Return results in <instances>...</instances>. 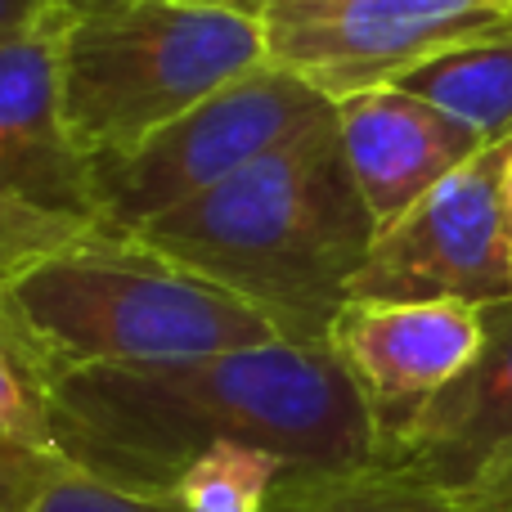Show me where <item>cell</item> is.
<instances>
[{
	"instance_id": "obj_1",
	"label": "cell",
	"mask_w": 512,
	"mask_h": 512,
	"mask_svg": "<svg viewBox=\"0 0 512 512\" xmlns=\"http://www.w3.org/2000/svg\"><path fill=\"white\" fill-rule=\"evenodd\" d=\"M68 468L131 495H162L198 454L261 445L292 468H369L378 427L324 342H261L162 364H108L50 387Z\"/></svg>"
},
{
	"instance_id": "obj_2",
	"label": "cell",
	"mask_w": 512,
	"mask_h": 512,
	"mask_svg": "<svg viewBox=\"0 0 512 512\" xmlns=\"http://www.w3.org/2000/svg\"><path fill=\"white\" fill-rule=\"evenodd\" d=\"M153 252L256 306L288 342H324L378 239L337 113L140 230Z\"/></svg>"
},
{
	"instance_id": "obj_3",
	"label": "cell",
	"mask_w": 512,
	"mask_h": 512,
	"mask_svg": "<svg viewBox=\"0 0 512 512\" xmlns=\"http://www.w3.org/2000/svg\"><path fill=\"white\" fill-rule=\"evenodd\" d=\"M0 319L50 387L81 369L189 360L283 337L256 306L131 230H104L18 274L0 292Z\"/></svg>"
},
{
	"instance_id": "obj_4",
	"label": "cell",
	"mask_w": 512,
	"mask_h": 512,
	"mask_svg": "<svg viewBox=\"0 0 512 512\" xmlns=\"http://www.w3.org/2000/svg\"><path fill=\"white\" fill-rule=\"evenodd\" d=\"M265 63L261 14L212 0H117L63 32V117L90 162L126 153Z\"/></svg>"
},
{
	"instance_id": "obj_5",
	"label": "cell",
	"mask_w": 512,
	"mask_h": 512,
	"mask_svg": "<svg viewBox=\"0 0 512 512\" xmlns=\"http://www.w3.org/2000/svg\"><path fill=\"white\" fill-rule=\"evenodd\" d=\"M333 113L337 104L328 95L274 63H261L144 144L90 162L95 207L117 230L140 234L149 221L194 203Z\"/></svg>"
},
{
	"instance_id": "obj_6",
	"label": "cell",
	"mask_w": 512,
	"mask_h": 512,
	"mask_svg": "<svg viewBox=\"0 0 512 512\" xmlns=\"http://www.w3.org/2000/svg\"><path fill=\"white\" fill-rule=\"evenodd\" d=\"M265 63L337 99L512 32V0H265Z\"/></svg>"
},
{
	"instance_id": "obj_7",
	"label": "cell",
	"mask_w": 512,
	"mask_h": 512,
	"mask_svg": "<svg viewBox=\"0 0 512 512\" xmlns=\"http://www.w3.org/2000/svg\"><path fill=\"white\" fill-rule=\"evenodd\" d=\"M512 140L486 144L468 167L382 225L351 283L364 301H468L495 306L512 297L508 180Z\"/></svg>"
},
{
	"instance_id": "obj_8",
	"label": "cell",
	"mask_w": 512,
	"mask_h": 512,
	"mask_svg": "<svg viewBox=\"0 0 512 512\" xmlns=\"http://www.w3.org/2000/svg\"><path fill=\"white\" fill-rule=\"evenodd\" d=\"M486 346V315L468 301L351 297L328 328V351L378 427V459Z\"/></svg>"
},
{
	"instance_id": "obj_9",
	"label": "cell",
	"mask_w": 512,
	"mask_h": 512,
	"mask_svg": "<svg viewBox=\"0 0 512 512\" xmlns=\"http://www.w3.org/2000/svg\"><path fill=\"white\" fill-rule=\"evenodd\" d=\"M72 9L54 5L0 41V194L68 216H99L90 158L63 117V32Z\"/></svg>"
},
{
	"instance_id": "obj_10",
	"label": "cell",
	"mask_w": 512,
	"mask_h": 512,
	"mask_svg": "<svg viewBox=\"0 0 512 512\" xmlns=\"http://www.w3.org/2000/svg\"><path fill=\"white\" fill-rule=\"evenodd\" d=\"M481 315V355L378 459L450 499L512 463V297L481 306Z\"/></svg>"
},
{
	"instance_id": "obj_11",
	"label": "cell",
	"mask_w": 512,
	"mask_h": 512,
	"mask_svg": "<svg viewBox=\"0 0 512 512\" xmlns=\"http://www.w3.org/2000/svg\"><path fill=\"white\" fill-rule=\"evenodd\" d=\"M337 135L378 230L486 149L463 122L400 86L337 99Z\"/></svg>"
},
{
	"instance_id": "obj_12",
	"label": "cell",
	"mask_w": 512,
	"mask_h": 512,
	"mask_svg": "<svg viewBox=\"0 0 512 512\" xmlns=\"http://www.w3.org/2000/svg\"><path fill=\"white\" fill-rule=\"evenodd\" d=\"M396 86L450 113L481 144L512 140V32L436 54Z\"/></svg>"
},
{
	"instance_id": "obj_13",
	"label": "cell",
	"mask_w": 512,
	"mask_h": 512,
	"mask_svg": "<svg viewBox=\"0 0 512 512\" xmlns=\"http://www.w3.org/2000/svg\"><path fill=\"white\" fill-rule=\"evenodd\" d=\"M270 512H463L427 481L369 463V468H288Z\"/></svg>"
},
{
	"instance_id": "obj_14",
	"label": "cell",
	"mask_w": 512,
	"mask_h": 512,
	"mask_svg": "<svg viewBox=\"0 0 512 512\" xmlns=\"http://www.w3.org/2000/svg\"><path fill=\"white\" fill-rule=\"evenodd\" d=\"M288 468L292 463L274 450L225 441L185 463L153 499H167L180 512H270Z\"/></svg>"
},
{
	"instance_id": "obj_15",
	"label": "cell",
	"mask_w": 512,
	"mask_h": 512,
	"mask_svg": "<svg viewBox=\"0 0 512 512\" xmlns=\"http://www.w3.org/2000/svg\"><path fill=\"white\" fill-rule=\"evenodd\" d=\"M0 512H180L167 499L131 495L68 463H45L27 477L0 481Z\"/></svg>"
},
{
	"instance_id": "obj_16",
	"label": "cell",
	"mask_w": 512,
	"mask_h": 512,
	"mask_svg": "<svg viewBox=\"0 0 512 512\" xmlns=\"http://www.w3.org/2000/svg\"><path fill=\"white\" fill-rule=\"evenodd\" d=\"M0 436L27 454L63 463L59 445H54L50 382L36 373V364L27 360V351L14 342L5 319H0Z\"/></svg>"
},
{
	"instance_id": "obj_17",
	"label": "cell",
	"mask_w": 512,
	"mask_h": 512,
	"mask_svg": "<svg viewBox=\"0 0 512 512\" xmlns=\"http://www.w3.org/2000/svg\"><path fill=\"white\" fill-rule=\"evenodd\" d=\"M454 504L463 512H512V463L495 468L486 481H477L463 495H454Z\"/></svg>"
},
{
	"instance_id": "obj_18",
	"label": "cell",
	"mask_w": 512,
	"mask_h": 512,
	"mask_svg": "<svg viewBox=\"0 0 512 512\" xmlns=\"http://www.w3.org/2000/svg\"><path fill=\"white\" fill-rule=\"evenodd\" d=\"M54 5H59V0H0V41L14 36L18 27L36 23L41 14H50Z\"/></svg>"
},
{
	"instance_id": "obj_19",
	"label": "cell",
	"mask_w": 512,
	"mask_h": 512,
	"mask_svg": "<svg viewBox=\"0 0 512 512\" xmlns=\"http://www.w3.org/2000/svg\"><path fill=\"white\" fill-rule=\"evenodd\" d=\"M45 463H54V459H41V454H27V450H18V445H9L5 436H0V481L27 477V472L45 468Z\"/></svg>"
},
{
	"instance_id": "obj_20",
	"label": "cell",
	"mask_w": 512,
	"mask_h": 512,
	"mask_svg": "<svg viewBox=\"0 0 512 512\" xmlns=\"http://www.w3.org/2000/svg\"><path fill=\"white\" fill-rule=\"evenodd\" d=\"M63 9L72 14H90V9H104V5H117V0H59ZM212 5H234V9H248V14H261L265 0H212Z\"/></svg>"
},
{
	"instance_id": "obj_21",
	"label": "cell",
	"mask_w": 512,
	"mask_h": 512,
	"mask_svg": "<svg viewBox=\"0 0 512 512\" xmlns=\"http://www.w3.org/2000/svg\"><path fill=\"white\" fill-rule=\"evenodd\" d=\"M504 198H508V230H512V162H508V180H504Z\"/></svg>"
}]
</instances>
